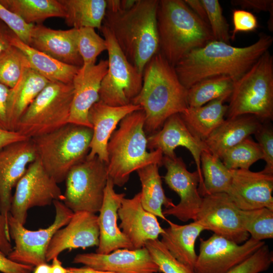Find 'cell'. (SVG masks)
Here are the masks:
<instances>
[{
    "instance_id": "obj_9",
    "label": "cell",
    "mask_w": 273,
    "mask_h": 273,
    "mask_svg": "<svg viewBox=\"0 0 273 273\" xmlns=\"http://www.w3.org/2000/svg\"><path fill=\"white\" fill-rule=\"evenodd\" d=\"M106 40L108 67L99 92V101L111 106L132 104L143 85V74L127 59L110 31L102 24L100 29Z\"/></svg>"
},
{
    "instance_id": "obj_37",
    "label": "cell",
    "mask_w": 273,
    "mask_h": 273,
    "mask_svg": "<svg viewBox=\"0 0 273 273\" xmlns=\"http://www.w3.org/2000/svg\"><path fill=\"white\" fill-rule=\"evenodd\" d=\"M242 225L250 238L263 241L273 238V210L267 208L241 211Z\"/></svg>"
},
{
    "instance_id": "obj_29",
    "label": "cell",
    "mask_w": 273,
    "mask_h": 273,
    "mask_svg": "<svg viewBox=\"0 0 273 273\" xmlns=\"http://www.w3.org/2000/svg\"><path fill=\"white\" fill-rule=\"evenodd\" d=\"M225 98L217 99L200 107H188L179 115L190 131L204 142L224 121L228 105Z\"/></svg>"
},
{
    "instance_id": "obj_39",
    "label": "cell",
    "mask_w": 273,
    "mask_h": 273,
    "mask_svg": "<svg viewBox=\"0 0 273 273\" xmlns=\"http://www.w3.org/2000/svg\"><path fill=\"white\" fill-rule=\"evenodd\" d=\"M77 30V46L82 66L94 65L96 64L97 57L107 51L106 40L96 33L94 28L83 27Z\"/></svg>"
},
{
    "instance_id": "obj_1",
    "label": "cell",
    "mask_w": 273,
    "mask_h": 273,
    "mask_svg": "<svg viewBox=\"0 0 273 273\" xmlns=\"http://www.w3.org/2000/svg\"><path fill=\"white\" fill-rule=\"evenodd\" d=\"M272 42V36L264 33H261L255 42L244 47L213 40L188 53L174 66V69L187 89L216 76L226 75L235 82L268 51Z\"/></svg>"
},
{
    "instance_id": "obj_27",
    "label": "cell",
    "mask_w": 273,
    "mask_h": 273,
    "mask_svg": "<svg viewBox=\"0 0 273 273\" xmlns=\"http://www.w3.org/2000/svg\"><path fill=\"white\" fill-rule=\"evenodd\" d=\"M50 82L30 65L24 68L16 84L10 89L7 106L9 130L16 131L23 113Z\"/></svg>"
},
{
    "instance_id": "obj_38",
    "label": "cell",
    "mask_w": 273,
    "mask_h": 273,
    "mask_svg": "<svg viewBox=\"0 0 273 273\" xmlns=\"http://www.w3.org/2000/svg\"><path fill=\"white\" fill-rule=\"evenodd\" d=\"M29 65L24 54L12 46L0 55V83L13 88L20 79L24 68Z\"/></svg>"
},
{
    "instance_id": "obj_6",
    "label": "cell",
    "mask_w": 273,
    "mask_h": 273,
    "mask_svg": "<svg viewBox=\"0 0 273 273\" xmlns=\"http://www.w3.org/2000/svg\"><path fill=\"white\" fill-rule=\"evenodd\" d=\"M92 128L68 123L32 140L38 158L58 183L65 179L73 167L84 160L90 150Z\"/></svg>"
},
{
    "instance_id": "obj_18",
    "label": "cell",
    "mask_w": 273,
    "mask_h": 273,
    "mask_svg": "<svg viewBox=\"0 0 273 273\" xmlns=\"http://www.w3.org/2000/svg\"><path fill=\"white\" fill-rule=\"evenodd\" d=\"M72 262L93 269L117 273H157L159 269L145 247L129 250L118 249L109 254L85 253L77 254Z\"/></svg>"
},
{
    "instance_id": "obj_48",
    "label": "cell",
    "mask_w": 273,
    "mask_h": 273,
    "mask_svg": "<svg viewBox=\"0 0 273 273\" xmlns=\"http://www.w3.org/2000/svg\"><path fill=\"white\" fill-rule=\"evenodd\" d=\"M10 88L0 83V129L9 130L7 106Z\"/></svg>"
},
{
    "instance_id": "obj_46",
    "label": "cell",
    "mask_w": 273,
    "mask_h": 273,
    "mask_svg": "<svg viewBox=\"0 0 273 273\" xmlns=\"http://www.w3.org/2000/svg\"><path fill=\"white\" fill-rule=\"evenodd\" d=\"M232 5L239 6L242 9H252L256 12H268L269 18L268 24L273 23V1L272 0H232Z\"/></svg>"
},
{
    "instance_id": "obj_42",
    "label": "cell",
    "mask_w": 273,
    "mask_h": 273,
    "mask_svg": "<svg viewBox=\"0 0 273 273\" xmlns=\"http://www.w3.org/2000/svg\"><path fill=\"white\" fill-rule=\"evenodd\" d=\"M272 262V251L265 244L252 255L226 273H260L267 270Z\"/></svg>"
},
{
    "instance_id": "obj_12",
    "label": "cell",
    "mask_w": 273,
    "mask_h": 273,
    "mask_svg": "<svg viewBox=\"0 0 273 273\" xmlns=\"http://www.w3.org/2000/svg\"><path fill=\"white\" fill-rule=\"evenodd\" d=\"M57 200H64L61 189L36 158L29 165L15 187L10 213L24 225L30 208L48 206Z\"/></svg>"
},
{
    "instance_id": "obj_19",
    "label": "cell",
    "mask_w": 273,
    "mask_h": 273,
    "mask_svg": "<svg viewBox=\"0 0 273 273\" xmlns=\"http://www.w3.org/2000/svg\"><path fill=\"white\" fill-rule=\"evenodd\" d=\"M187 148L192 154L200 176L199 190L203 185L200 157L203 151L208 150L204 142L196 137L188 129L179 114L168 117L160 130L147 136V148L150 151L160 150L163 156L173 158L178 147Z\"/></svg>"
},
{
    "instance_id": "obj_56",
    "label": "cell",
    "mask_w": 273,
    "mask_h": 273,
    "mask_svg": "<svg viewBox=\"0 0 273 273\" xmlns=\"http://www.w3.org/2000/svg\"><path fill=\"white\" fill-rule=\"evenodd\" d=\"M136 0L121 1V11H125L131 8L135 4Z\"/></svg>"
},
{
    "instance_id": "obj_22",
    "label": "cell",
    "mask_w": 273,
    "mask_h": 273,
    "mask_svg": "<svg viewBox=\"0 0 273 273\" xmlns=\"http://www.w3.org/2000/svg\"><path fill=\"white\" fill-rule=\"evenodd\" d=\"M119 228L131 244L133 250L145 247L149 241L158 239L164 232L157 216L143 207L141 193L132 198H124L118 210Z\"/></svg>"
},
{
    "instance_id": "obj_43",
    "label": "cell",
    "mask_w": 273,
    "mask_h": 273,
    "mask_svg": "<svg viewBox=\"0 0 273 273\" xmlns=\"http://www.w3.org/2000/svg\"><path fill=\"white\" fill-rule=\"evenodd\" d=\"M270 122L263 121L254 134L265 162L262 171L273 175V127Z\"/></svg>"
},
{
    "instance_id": "obj_55",
    "label": "cell",
    "mask_w": 273,
    "mask_h": 273,
    "mask_svg": "<svg viewBox=\"0 0 273 273\" xmlns=\"http://www.w3.org/2000/svg\"><path fill=\"white\" fill-rule=\"evenodd\" d=\"M33 273H51V265L47 262L41 263L35 266Z\"/></svg>"
},
{
    "instance_id": "obj_21",
    "label": "cell",
    "mask_w": 273,
    "mask_h": 273,
    "mask_svg": "<svg viewBox=\"0 0 273 273\" xmlns=\"http://www.w3.org/2000/svg\"><path fill=\"white\" fill-rule=\"evenodd\" d=\"M108 67V60H101L94 65L79 68L72 81L74 92L68 123L92 128L88 112L99 101L101 83Z\"/></svg>"
},
{
    "instance_id": "obj_11",
    "label": "cell",
    "mask_w": 273,
    "mask_h": 273,
    "mask_svg": "<svg viewBox=\"0 0 273 273\" xmlns=\"http://www.w3.org/2000/svg\"><path fill=\"white\" fill-rule=\"evenodd\" d=\"M53 204L56 211L53 223L47 228L37 231L26 229L9 213V232L10 238L15 243V247L7 256L10 259L33 267L47 262L46 254L52 237L59 229L69 222L74 214L62 201H55Z\"/></svg>"
},
{
    "instance_id": "obj_10",
    "label": "cell",
    "mask_w": 273,
    "mask_h": 273,
    "mask_svg": "<svg viewBox=\"0 0 273 273\" xmlns=\"http://www.w3.org/2000/svg\"><path fill=\"white\" fill-rule=\"evenodd\" d=\"M108 179L106 164L97 156L86 157L69 172L63 203L74 213L99 212Z\"/></svg>"
},
{
    "instance_id": "obj_24",
    "label": "cell",
    "mask_w": 273,
    "mask_h": 273,
    "mask_svg": "<svg viewBox=\"0 0 273 273\" xmlns=\"http://www.w3.org/2000/svg\"><path fill=\"white\" fill-rule=\"evenodd\" d=\"M77 29L56 30L34 25L29 46L63 63L81 67L83 61L77 46Z\"/></svg>"
},
{
    "instance_id": "obj_15",
    "label": "cell",
    "mask_w": 273,
    "mask_h": 273,
    "mask_svg": "<svg viewBox=\"0 0 273 273\" xmlns=\"http://www.w3.org/2000/svg\"><path fill=\"white\" fill-rule=\"evenodd\" d=\"M162 165L166 169L163 177L168 187L177 194L180 201L173 207L163 210V215L173 216L182 221L196 220L202 203L199 192L200 183L197 171L191 172L181 157L170 158L163 156Z\"/></svg>"
},
{
    "instance_id": "obj_51",
    "label": "cell",
    "mask_w": 273,
    "mask_h": 273,
    "mask_svg": "<svg viewBox=\"0 0 273 273\" xmlns=\"http://www.w3.org/2000/svg\"><path fill=\"white\" fill-rule=\"evenodd\" d=\"M26 139L28 138L18 132L0 129V149L12 143Z\"/></svg>"
},
{
    "instance_id": "obj_33",
    "label": "cell",
    "mask_w": 273,
    "mask_h": 273,
    "mask_svg": "<svg viewBox=\"0 0 273 273\" xmlns=\"http://www.w3.org/2000/svg\"><path fill=\"white\" fill-rule=\"evenodd\" d=\"M0 3L29 24H41L49 18L65 16L59 0H0Z\"/></svg>"
},
{
    "instance_id": "obj_44",
    "label": "cell",
    "mask_w": 273,
    "mask_h": 273,
    "mask_svg": "<svg viewBox=\"0 0 273 273\" xmlns=\"http://www.w3.org/2000/svg\"><path fill=\"white\" fill-rule=\"evenodd\" d=\"M0 20L4 22L20 40L29 44L34 25L26 23L19 16L7 9L1 3Z\"/></svg>"
},
{
    "instance_id": "obj_13",
    "label": "cell",
    "mask_w": 273,
    "mask_h": 273,
    "mask_svg": "<svg viewBox=\"0 0 273 273\" xmlns=\"http://www.w3.org/2000/svg\"><path fill=\"white\" fill-rule=\"evenodd\" d=\"M200 242L195 273H226L265 244L250 238L238 244L214 234L206 240L200 238Z\"/></svg>"
},
{
    "instance_id": "obj_17",
    "label": "cell",
    "mask_w": 273,
    "mask_h": 273,
    "mask_svg": "<svg viewBox=\"0 0 273 273\" xmlns=\"http://www.w3.org/2000/svg\"><path fill=\"white\" fill-rule=\"evenodd\" d=\"M232 180L227 192L242 210L267 208L273 210V175L249 169L231 170Z\"/></svg>"
},
{
    "instance_id": "obj_47",
    "label": "cell",
    "mask_w": 273,
    "mask_h": 273,
    "mask_svg": "<svg viewBox=\"0 0 273 273\" xmlns=\"http://www.w3.org/2000/svg\"><path fill=\"white\" fill-rule=\"evenodd\" d=\"M34 267L16 263L0 250V272L2 273H32Z\"/></svg>"
},
{
    "instance_id": "obj_5",
    "label": "cell",
    "mask_w": 273,
    "mask_h": 273,
    "mask_svg": "<svg viewBox=\"0 0 273 273\" xmlns=\"http://www.w3.org/2000/svg\"><path fill=\"white\" fill-rule=\"evenodd\" d=\"M159 52L173 67L191 51L214 40L207 23L183 0H160L157 11Z\"/></svg>"
},
{
    "instance_id": "obj_54",
    "label": "cell",
    "mask_w": 273,
    "mask_h": 273,
    "mask_svg": "<svg viewBox=\"0 0 273 273\" xmlns=\"http://www.w3.org/2000/svg\"><path fill=\"white\" fill-rule=\"evenodd\" d=\"M51 265V273H66V268L62 266V262L58 259V257L54 258Z\"/></svg>"
},
{
    "instance_id": "obj_35",
    "label": "cell",
    "mask_w": 273,
    "mask_h": 273,
    "mask_svg": "<svg viewBox=\"0 0 273 273\" xmlns=\"http://www.w3.org/2000/svg\"><path fill=\"white\" fill-rule=\"evenodd\" d=\"M234 83L233 80L226 75L211 77L200 81L187 90L188 106L198 107L221 98L229 100Z\"/></svg>"
},
{
    "instance_id": "obj_25",
    "label": "cell",
    "mask_w": 273,
    "mask_h": 273,
    "mask_svg": "<svg viewBox=\"0 0 273 273\" xmlns=\"http://www.w3.org/2000/svg\"><path fill=\"white\" fill-rule=\"evenodd\" d=\"M108 178L104 199L98 216L99 243L96 253L109 254L118 249L133 250V247L117 224L118 210L125 198V193H117Z\"/></svg>"
},
{
    "instance_id": "obj_31",
    "label": "cell",
    "mask_w": 273,
    "mask_h": 273,
    "mask_svg": "<svg viewBox=\"0 0 273 273\" xmlns=\"http://www.w3.org/2000/svg\"><path fill=\"white\" fill-rule=\"evenodd\" d=\"M159 166L150 164L136 171L142 185L141 203L143 208L156 216L167 221L162 212V206L166 208L173 207L172 199L168 198L164 192Z\"/></svg>"
},
{
    "instance_id": "obj_36",
    "label": "cell",
    "mask_w": 273,
    "mask_h": 273,
    "mask_svg": "<svg viewBox=\"0 0 273 273\" xmlns=\"http://www.w3.org/2000/svg\"><path fill=\"white\" fill-rule=\"evenodd\" d=\"M220 159L230 170L249 169L263 155L258 144L249 137L226 150Z\"/></svg>"
},
{
    "instance_id": "obj_50",
    "label": "cell",
    "mask_w": 273,
    "mask_h": 273,
    "mask_svg": "<svg viewBox=\"0 0 273 273\" xmlns=\"http://www.w3.org/2000/svg\"><path fill=\"white\" fill-rule=\"evenodd\" d=\"M14 33L0 20V55L12 46Z\"/></svg>"
},
{
    "instance_id": "obj_45",
    "label": "cell",
    "mask_w": 273,
    "mask_h": 273,
    "mask_svg": "<svg viewBox=\"0 0 273 273\" xmlns=\"http://www.w3.org/2000/svg\"><path fill=\"white\" fill-rule=\"evenodd\" d=\"M233 29L231 40H234L239 32L254 31L258 24L256 17L250 12L243 9H234L232 11Z\"/></svg>"
},
{
    "instance_id": "obj_32",
    "label": "cell",
    "mask_w": 273,
    "mask_h": 273,
    "mask_svg": "<svg viewBox=\"0 0 273 273\" xmlns=\"http://www.w3.org/2000/svg\"><path fill=\"white\" fill-rule=\"evenodd\" d=\"M66 24L72 28L90 27L100 29L106 14V0H59Z\"/></svg>"
},
{
    "instance_id": "obj_34",
    "label": "cell",
    "mask_w": 273,
    "mask_h": 273,
    "mask_svg": "<svg viewBox=\"0 0 273 273\" xmlns=\"http://www.w3.org/2000/svg\"><path fill=\"white\" fill-rule=\"evenodd\" d=\"M203 185L199 191L203 196L215 193H227L232 180V173L219 158L208 150L202 151L200 157Z\"/></svg>"
},
{
    "instance_id": "obj_7",
    "label": "cell",
    "mask_w": 273,
    "mask_h": 273,
    "mask_svg": "<svg viewBox=\"0 0 273 273\" xmlns=\"http://www.w3.org/2000/svg\"><path fill=\"white\" fill-rule=\"evenodd\" d=\"M225 115L227 118L254 115L273 119V57L268 51L234 82Z\"/></svg>"
},
{
    "instance_id": "obj_16",
    "label": "cell",
    "mask_w": 273,
    "mask_h": 273,
    "mask_svg": "<svg viewBox=\"0 0 273 273\" xmlns=\"http://www.w3.org/2000/svg\"><path fill=\"white\" fill-rule=\"evenodd\" d=\"M37 158L31 139L10 144L0 149V211L8 222L13 195L12 190Z\"/></svg>"
},
{
    "instance_id": "obj_52",
    "label": "cell",
    "mask_w": 273,
    "mask_h": 273,
    "mask_svg": "<svg viewBox=\"0 0 273 273\" xmlns=\"http://www.w3.org/2000/svg\"><path fill=\"white\" fill-rule=\"evenodd\" d=\"M184 1L197 16L208 23L206 11L201 0H184Z\"/></svg>"
},
{
    "instance_id": "obj_2",
    "label": "cell",
    "mask_w": 273,
    "mask_h": 273,
    "mask_svg": "<svg viewBox=\"0 0 273 273\" xmlns=\"http://www.w3.org/2000/svg\"><path fill=\"white\" fill-rule=\"evenodd\" d=\"M187 90L174 67L159 52L148 62L143 72L142 89L132 102L144 112L147 136L160 130L170 116L188 107Z\"/></svg>"
},
{
    "instance_id": "obj_53",
    "label": "cell",
    "mask_w": 273,
    "mask_h": 273,
    "mask_svg": "<svg viewBox=\"0 0 273 273\" xmlns=\"http://www.w3.org/2000/svg\"><path fill=\"white\" fill-rule=\"evenodd\" d=\"M66 273H117L98 270L85 266L80 267H69L66 268Z\"/></svg>"
},
{
    "instance_id": "obj_3",
    "label": "cell",
    "mask_w": 273,
    "mask_h": 273,
    "mask_svg": "<svg viewBox=\"0 0 273 273\" xmlns=\"http://www.w3.org/2000/svg\"><path fill=\"white\" fill-rule=\"evenodd\" d=\"M158 3L159 0H136L129 10L106 11L103 22L128 61L142 74L148 62L159 52Z\"/></svg>"
},
{
    "instance_id": "obj_49",
    "label": "cell",
    "mask_w": 273,
    "mask_h": 273,
    "mask_svg": "<svg viewBox=\"0 0 273 273\" xmlns=\"http://www.w3.org/2000/svg\"><path fill=\"white\" fill-rule=\"evenodd\" d=\"M12 249L8 222L0 211V250L8 256Z\"/></svg>"
},
{
    "instance_id": "obj_28",
    "label": "cell",
    "mask_w": 273,
    "mask_h": 273,
    "mask_svg": "<svg viewBox=\"0 0 273 273\" xmlns=\"http://www.w3.org/2000/svg\"><path fill=\"white\" fill-rule=\"evenodd\" d=\"M167 221L169 226L164 229L161 242L176 260L194 270L198 256L196 241L204 228L195 221L184 225Z\"/></svg>"
},
{
    "instance_id": "obj_41",
    "label": "cell",
    "mask_w": 273,
    "mask_h": 273,
    "mask_svg": "<svg viewBox=\"0 0 273 273\" xmlns=\"http://www.w3.org/2000/svg\"><path fill=\"white\" fill-rule=\"evenodd\" d=\"M206 11L208 23L214 40L230 44L229 25L218 0H201Z\"/></svg>"
},
{
    "instance_id": "obj_23",
    "label": "cell",
    "mask_w": 273,
    "mask_h": 273,
    "mask_svg": "<svg viewBox=\"0 0 273 273\" xmlns=\"http://www.w3.org/2000/svg\"><path fill=\"white\" fill-rule=\"evenodd\" d=\"M141 109L140 106L133 104L115 107L100 101L95 103L88 115L92 126L93 135L89 152L86 157L92 158L97 156L106 164L107 144L117 125L126 115Z\"/></svg>"
},
{
    "instance_id": "obj_40",
    "label": "cell",
    "mask_w": 273,
    "mask_h": 273,
    "mask_svg": "<svg viewBox=\"0 0 273 273\" xmlns=\"http://www.w3.org/2000/svg\"><path fill=\"white\" fill-rule=\"evenodd\" d=\"M145 247L163 273H195L194 270L176 260L158 239L147 242Z\"/></svg>"
},
{
    "instance_id": "obj_20",
    "label": "cell",
    "mask_w": 273,
    "mask_h": 273,
    "mask_svg": "<svg viewBox=\"0 0 273 273\" xmlns=\"http://www.w3.org/2000/svg\"><path fill=\"white\" fill-rule=\"evenodd\" d=\"M100 231L98 216L87 211L74 212L69 222L54 235L47 250V262L66 249L97 246Z\"/></svg>"
},
{
    "instance_id": "obj_8",
    "label": "cell",
    "mask_w": 273,
    "mask_h": 273,
    "mask_svg": "<svg viewBox=\"0 0 273 273\" xmlns=\"http://www.w3.org/2000/svg\"><path fill=\"white\" fill-rule=\"evenodd\" d=\"M73 92L72 83L50 81L23 113L16 131L32 139L68 123Z\"/></svg>"
},
{
    "instance_id": "obj_26",
    "label": "cell",
    "mask_w": 273,
    "mask_h": 273,
    "mask_svg": "<svg viewBox=\"0 0 273 273\" xmlns=\"http://www.w3.org/2000/svg\"><path fill=\"white\" fill-rule=\"evenodd\" d=\"M263 122L252 115L227 118L204 143L213 155L220 159L226 150L254 134Z\"/></svg>"
},
{
    "instance_id": "obj_30",
    "label": "cell",
    "mask_w": 273,
    "mask_h": 273,
    "mask_svg": "<svg viewBox=\"0 0 273 273\" xmlns=\"http://www.w3.org/2000/svg\"><path fill=\"white\" fill-rule=\"evenodd\" d=\"M12 44L24 54L33 70L50 81L72 83L80 67L63 63L33 49L20 40L16 35Z\"/></svg>"
},
{
    "instance_id": "obj_4",
    "label": "cell",
    "mask_w": 273,
    "mask_h": 273,
    "mask_svg": "<svg viewBox=\"0 0 273 273\" xmlns=\"http://www.w3.org/2000/svg\"><path fill=\"white\" fill-rule=\"evenodd\" d=\"M144 111H135L124 117L112 133L107 146L108 178L114 186L122 187L130 174L147 165H162L160 150L147 151V135L144 130Z\"/></svg>"
},
{
    "instance_id": "obj_14",
    "label": "cell",
    "mask_w": 273,
    "mask_h": 273,
    "mask_svg": "<svg viewBox=\"0 0 273 273\" xmlns=\"http://www.w3.org/2000/svg\"><path fill=\"white\" fill-rule=\"evenodd\" d=\"M241 211L225 193L206 195L195 221L205 230L241 244L250 237L242 225Z\"/></svg>"
}]
</instances>
